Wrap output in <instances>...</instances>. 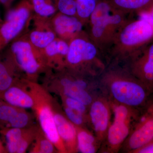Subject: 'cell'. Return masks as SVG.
Returning a JSON list of instances; mask_svg holds the SVG:
<instances>
[{
  "label": "cell",
  "instance_id": "cell-1",
  "mask_svg": "<svg viewBox=\"0 0 153 153\" xmlns=\"http://www.w3.org/2000/svg\"><path fill=\"white\" fill-rule=\"evenodd\" d=\"M153 40V24L144 19L128 20L118 30L105 55L115 63L124 62Z\"/></svg>",
  "mask_w": 153,
  "mask_h": 153
},
{
  "label": "cell",
  "instance_id": "cell-2",
  "mask_svg": "<svg viewBox=\"0 0 153 153\" xmlns=\"http://www.w3.org/2000/svg\"><path fill=\"white\" fill-rule=\"evenodd\" d=\"M112 66L105 72L103 81L113 98L118 104L136 110L146 103L153 93L124 67Z\"/></svg>",
  "mask_w": 153,
  "mask_h": 153
},
{
  "label": "cell",
  "instance_id": "cell-3",
  "mask_svg": "<svg viewBox=\"0 0 153 153\" xmlns=\"http://www.w3.org/2000/svg\"><path fill=\"white\" fill-rule=\"evenodd\" d=\"M45 75L43 85L51 94L68 97L89 107L94 100L91 93L93 76L66 67Z\"/></svg>",
  "mask_w": 153,
  "mask_h": 153
},
{
  "label": "cell",
  "instance_id": "cell-4",
  "mask_svg": "<svg viewBox=\"0 0 153 153\" xmlns=\"http://www.w3.org/2000/svg\"><path fill=\"white\" fill-rule=\"evenodd\" d=\"M102 57L90 38L81 33L69 43L64 67L95 76L104 70Z\"/></svg>",
  "mask_w": 153,
  "mask_h": 153
},
{
  "label": "cell",
  "instance_id": "cell-5",
  "mask_svg": "<svg viewBox=\"0 0 153 153\" xmlns=\"http://www.w3.org/2000/svg\"><path fill=\"white\" fill-rule=\"evenodd\" d=\"M27 82L34 98L32 110L38 124L53 143L58 153H67L55 126L52 106L54 97L42 84L27 79Z\"/></svg>",
  "mask_w": 153,
  "mask_h": 153
},
{
  "label": "cell",
  "instance_id": "cell-6",
  "mask_svg": "<svg viewBox=\"0 0 153 153\" xmlns=\"http://www.w3.org/2000/svg\"><path fill=\"white\" fill-rule=\"evenodd\" d=\"M35 48L30 41L16 40L11 44L9 56L24 78L38 82L41 74H47L52 70L47 65L42 51Z\"/></svg>",
  "mask_w": 153,
  "mask_h": 153
},
{
  "label": "cell",
  "instance_id": "cell-7",
  "mask_svg": "<svg viewBox=\"0 0 153 153\" xmlns=\"http://www.w3.org/2000/svg\"><path fill=\"white\" fill-rule=\"evenodd\" d=\"M126 15L113 10L108 16L91 26L89 38L102 55H105L118 30L128 20Z\"/></svg>",
  "mask_w": 153,
  "mask_h": 153
},
{
  "label": "cell",
  "instance_id": "cell-8",
  "mask_svg": "<svg viewBox=\"0 0 153 153\" xmlns=\"http://www.w3.org/2000/svg\"><path fill=\"white\" fill-rule=\"evenodd\" d=\"M32 9L30 2L24 0L7 13L5 21L0 26V53L24 30L30 18Z\"/></svg>",
  "mask_w": 153,
  "mask_h": 153
},
{
  "label": "cell",
  "instance_id": "cell-9",
  "mask_svg": "<svg viewBox=\"0 0 153 153\" xmlns=\"http://www.w3.org/2000/svg\"><path fill=\"white\" fill-rule=\"evenodd\" d=\"M124 62L125 68L153 92V40Z\"/></svg>",
  "mask_w": 153,
  "mask_h": 153
},
{
  "label": "cell",
  "instance_id": "cell-10",
  "mask_svg": "<svg viewBox=\"0 0 153 153\" xmlns=\"http://www.w3.org/2000/svg\"><path fill=\"white\" fill-rule=\"evenodd\" d=\"M39 128L40 126L36 123L27 128H5L0 129L7 153H26L36 138Z\"/></svg>",
  "mask_w": 153,
  "mask_h": 153
},
{
  "label": "cell",
  "instance_id": "cell-11",
  "mask_svg": "<svg viewBox=\"0 0 153 153\" xmlns=\"http://www.w3.org/2000/svg\"><path fill=\"white\" fill-rule=\"evenodd\" d=\"M52 106L56 129L67 153L77 152L76 126L66 117L62 106L54 97Z\"/></svg>",
  "mask_w": 153,
  "mask_h": 153
},
{
  "label": "cell",
  "instance_id": "cell-12",
  "mask_svg": "<svg viewBox=\"0 0 153 153\" xmlns=\"http://www.w3.org/2000/svg\"><path fill=\"white\" fill-rule=\"evenodd\" d=\"M34 114L0 99V129L5 128H27L36 124Z\"/></svg>",
  "mask_w": 153,
  "mask_h": 153
},
{
  "label": "cell",
  "instance_id": "cell-13",
  "mask_svg": "<svg viewBox=\"0 0 153 153\" xmlns=\"http://www.w3.org/2000/svg\"><path fill=\"white\" fill-rule=\"evenodd\" d=\"M128 137L126 148L132 152L152 141L153 111L150 107L140 119Z\"/></svg>",
  "mask_w": 153,
  "mask_h": 153
},
{
  "label": "cell",
  "instance_id": "cell-14",
  "mask_svg": "<svg viewBox=\"0 0 153 153\" xmlns=\"http://www.w3.org/2000/svg\"><path fill=\"white\" fill-rule=\"evenodd\" d=\"M0 99L9 104L25 109H32L34 98L27 79L22 77L8 88L0 93Z\"/></svg>",
  "mask_w": 153,
  "mask_h": 153
},
{
  "label": "cell",
  "instance_id": "cell-15",
  "mask_svg": "<svg viewBox=\"0 0 153 153\" xmlns=\"http://www.w3.org/2000/svg\"><path fill=\"white\" fill-rule=\"evenodd\" d=\"M110 115L109 104L104 99H94L88 108V119L99 140H102L106 135Z\"/></svg>",
  "mask_w": 153,
  "mask_h": 153
},
{
  "label": "cell",
  "instance_id": "cell-16",
  "mask_svg": "<svg viewBox=\"0 0 153 153\" xmlns=\"http://www.w3.org/2000/svg\"><path fill=\"white\" fill-rule=\"evenodd\" d=\"M69 44L62 39H55L42 51L47 65L52 70H58L65 67Z\"/></svg>",
  "mask_w": 153,
  "mask_h": 153
},
{
  "label": "cell",
  "instance_id": "cell-17",
  "mask_svg": "<svg viewBox=\"0 0 153 153\" xmlns=\"http://www.w3.org/2000/svg\"><path fill=\"white\" fill-rule=\"evenodd\" d=\"M53 27L55 33L63 40L73 39L81 33L82 22L76 16L60 13L54 18Z\"/></svg>",
  "mask_w": 153,
  "mask_h": 153
},
{
  "label": "cell",
  "instance_id": "cell-18",
  "mask_svg": "<svg viewBox=\"0 0 153 153\" xmlns=\"http://www.w3.org/2000/svg\"><path fill=\"white\" fill-rule=\"evenodd\" d=\"M133 118L114 115L113 122L109 126L106 134L108 143L111 149L119 147L128 137L130 123Z\"/></svg>",
  "mask_w": 153,
  "mask_h": 153
},
{
  "label": "cell",
  "instance_id": "cell-19",
  "mask_svg": "<svg viewBox=\"0 0 153 153\" xmlns=\"http://www.w3.org/2000/svg\"><path fill=\"white\" fill-rule=\"evenodd\" d=\"M114 10L127 14H138L153 8V0H105Z\"/></svg>",
  "mask_w": 153,
  "mask_h": 153
},
{
  "label": "cell",
  "instance_id": "cell-20",
  "mask_svg": "<svg viewBox=\"0 0 153 153\" xmlns=\"http://www.w3.org/2000/svg\"><path fill=\"white\" fill-rule=\"evenodd\" d=\"M22 77L10 56L6 60H0V93L7 90Z\"/></svg>",
  "mask_w": 153,
  "mask_h": 153
},
{
  "label": "cell",
  "instance_id": "cell-21",
  "mask_svg": "<svg viewBox=\"0 0 153 153\" xmlns=\"http://www.w3.org/2000/svg\"><path fill=\"white\" fill-rule=\"evenodd\" d=\"M76 126L77 152L82 153H94L97 149L95 137L85 127Z\"/></svg>",
  "mask_w": 153,
  "mask_h": 153
},
{
  "label": "cell",
  "instance_id": "cell-22",
  "mask_svg": "<svg viewBox=\"0 0 153 153\" xmlns=\"http://www.w3.org/2000/svg\"><path fill=\"white\" fill-rule=\"evenodd\" d=\"M29 149L30 153H59L53 143L47 137L40 127Z\"/></svg>",
  "mask_w": 153,
  "mask_h": 153
},
{
  "label": "cell",
  "instance_id": "cell-23",
  "mask_svg": "<svg viewBox=\"0 0 153 153\" xmlns=\"http://www.w3.org/2000/svg\"><path fill=\"white\" fill-rule=\"evenodd\" d=\"M29 38L32 45L43 50L56 39V34L51 30H36L30 33Z\"/></svg>",
  "mask_w": 153,
  "mask_h": 153
},
{
  "label": "cell",
  "instance_id": "cell-24",
  "mask_svg": "<svg viewBox=\"0 0 153 153\" xmlns=\"http://www.w3.org/2000/svg\"><path fill=\"white\" fill-rule=\"evenodd\" d=\"M37 15L43 18L52 16L56 11L52 0H27Z\"/></svg>",
  "mask_w": 153,
  "mask_h": 153
},
{
  "label": "cell",
  "instance_id": "cell-25",
  "mask_svg": "<svg viewBox=\"0 0 153 153\" xmlns=\"http://www.w3.org/2000/svg\"><path fill=\"white\" fill-rule=\"evenodd\" d=\"M76 17L81 21L90 19L95 9L96 0H76Z\"/></svg>",
  "mask_w": 153,
  "mask_h": 153
},
{
  "label": "cell",
  "instance_id": "cell-26",
  "mask_svg": "<svg viewBox=\"0 0 153 153\" xmlns=\"http://www.w3.org/2000/svg\"><path fill=\"white\" fill-rule=\"evenodd\" d=\"M112 11L111 7L106 1H97L95 9L89 19L91 26L108 16Z\"/></svg>",
  "mask_w": 153,
  "mask_h": 153
},
{
  "label": "cell",
  "instance_id": "cell-27",
  "mask_svg": "<svg viewBox=\"0 0 153 153\" xmlns=\"http://www.w3.org/2000/svg\"><path fill=\"white\" fill-rule=\"evenodd\" d=\"M61 106L66 117L74 125L76 126L85 127V123L88 120V114H84L67 106Z\"/></svg>",
  "mask_w": 153,
  "mask_h": 153
},
{
  "label": "cell",
  "instance_id": "cell-28",
  "mask_svg": "<svg viewBox=\"0 0 153 153\" xmlns=\"http://www.w3.org/2000/svg\"><path fill=\"white\" fill-rule=\"evenodd\" d=\"M60 13L76 17V0H55Z\"/></svg>",
  "mask_w": 153,
  "mask_h": 153
},
{
  "label": "cell",
  "instance_id": "cell-29",
  "mask_svg": "<svg viewBox=\"0 0 153 153\" xmlns=\"http://www.w3.org/2000/svg\"><path fill=\"white\" fill-rule=\"evenodd\" d=\"M61 99V105L70 108L71 109L79 111L84 114L88 115L89 107L78 100L68 97L61 96L59 97Z\"/></svg>",
  "mask_w": 153,
  "mask_h": 153
},
{
  "label": "cell",
  "instance_id": "cell-30",
  "mask_svg": "<svg viewBox=\"0 0 153 153\" xmlns=\"http://www.w3.org/2000/svg\"><path fill=\"white\" fill-rule=\"evenodd\" d=\"M133 153H153V142L149 143L143 147L135 151Z\"/></svg>",
  "mask_w": 153,
  "mask_h": 153
},
{
  "label": "cell",
  "instance_id": "cell-31",
  "mask_svg": "<svg viewBox=\"0 0 153 153\" xmlns=\"http://www.w3.org/2000/svg\"><path fill=\"white\" fill-rule=\"evenodd\" d=\"M7 153V152L6 150L5 146L3 144L2 141L1 140V139H0V153Z\"/></svg>",
  "mask_w": 153,
  "mask_h": 153
},
{
  "label": "cell",
  "instance_id": "cell-32",
  "mask_svg": "<svg viewBox=\"0 0 153 153\" xmlns=\"http://www.w3.org/2000/svg\"><path fill=\"white\" fill-rule=\"evenodd\" d=\"M147 12H149V13H150L153 16V8L152 10H151L150 11H147Z\"/></svg>",
  "mask_w": 153,
  "mask_h": 153
},
{
  "label": "cell",
  "instance_id": "cell-33",
  "mask_svg": "<svg viewBox=\"0 0 153 153\" xmlns=\"http://www.w3.org/2000/svg\"><path fill=\"white\" fill-rule=\"evenodd\" d=\"M149 107H150L151 108H152V110L153 111V102L152 103V104ZM152 142H153V140L152 141Z\"/></svg>",
  "mask_w": 153,
  "mask_h": 153
}]
</instances>
